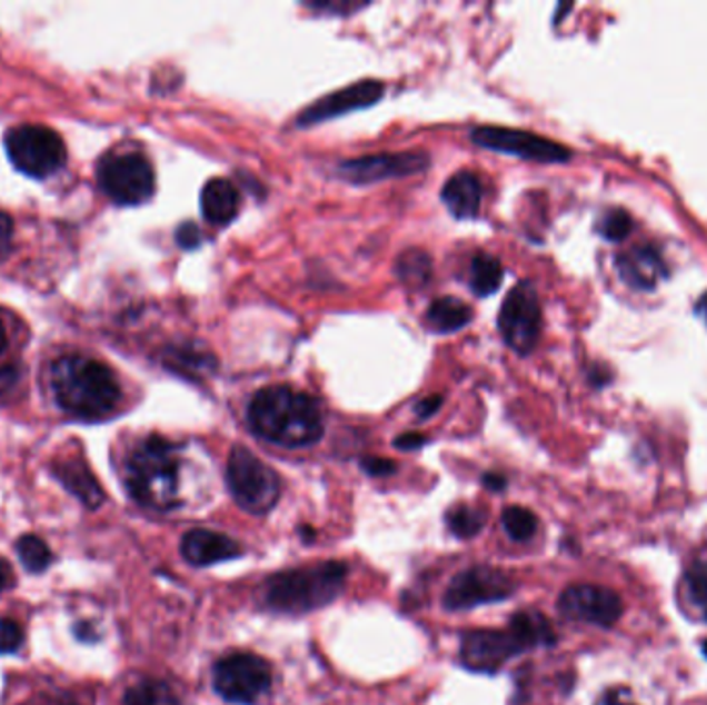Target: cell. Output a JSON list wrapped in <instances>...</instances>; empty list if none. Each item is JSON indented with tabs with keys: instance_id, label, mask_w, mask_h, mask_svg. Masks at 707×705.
<instances>
[{
	"instance_id": "obj_1",
	"label": "cell",
	"mask_w": 707,
	"mask_h": 705,
	"mask_svg": "<svg viewBox=\"0 0 707 705\" xmlns=\"http://www.w3.org/2000/svg\"><path fill=\"white\" fill-rule=\"evenodd\" d=\"M247 414L252 433L280 447H310L323 437V416L319 404L288 385H269L259 389L252 396Z\"/></svg>"
},
{
	"instance_id": "obj_2",
	"label": "cell",
	"mask_w": 707,
	"mask_h": 705,
	"mask_svg": "<svg viewBox=\"0 0 707 705\" xmlns=\"http://www.w3.org/2000/svg\"><path fill=\"white\" fill-rule=\"evenodd\" d=\"M57 404L81 420H102L120 404V385L110 368L81 354H67L50 368Z\"/></svg>"
},
{
	"instance_id": "obj_3",
	"label": "cell",
	"mask_w": 707,
	"mask_h": 705,
	"mask_svg": "<svg viewBox=\"0 0 707 705\" xmlns=\"http://www.w3.org/2000/svg\"><path fill=\"white\" fill-rule=\"evenodd\" d=\"M127 486L139 505L166 512L178 505L180 459L177 447L162 437L139 443L127 461Z\"/></svg>"
},
{
	"instance_id": "obj_4",
	"label": "cell",
	"mask_w": 707,
	"mask_h": 705,
	"mask_svg": "<svg viewBox=\"0 0 707 705\" xmlns=\"http://www.w3.org/2000/svg\"><path fill=\"white\" fill-rule=\"evenodd\" d=\"M346 575L348 567L338 560L273 575L267 582V604L269 608L288 615H302L323 608L338 598Z\"/></svg>"
},
{
	"instance_id": "obj_5",
	"label": "cell",
	"mask_w": 707,
	"mask_h": 705,
	"mask_svg": "<svg viewBox=\"0 0 707 705\" xmlns=\"http://www.w3.org/2000/svg\"><path fill=\"white\" fill-rule=\"evenodd\" d=\"M226 480L236 503L249 514H267L280 499V476L242 445L228 457Z\"/></svg>"
},
{
	"instance_id": "obj_6",
	"label": "cell",
	"mask_w": 707,
	"mask_h": 705,
	"mask_svg": "<svg viewBox=\"0 0 707 705\" xmlns=\"http://www.w3.org/2000/svg\"><path fill=\"white\" fill-rule=\"evenodd\" d=\"M98 182L117 206H141L156 192V175L143 153L118 151L98 163Z\"/></svg>"
},
{
	"instance_id": "obj_7",
	"label": "cell",
	"mask_w": 707,
	"mask_h": 705,
	"mask_svg": "<svg viewBox=\"0 0 707 705\" xmlns=\"http://www.w3.org/2000/svg\"><path fill=\"white\" fill-rule=\"evenodd\" d=\"M4 148L17 170L31 178L52 177L67 162V149L59 132L40 125L11 129L4 137Z\"/></svg>"
},
{
	"instance_id": "obj_8",
	"label": "cell",
	"mask_w": 707,
	"mask_h": 705,
	"mask_svg": "<svg viewBox=\"0 0 707 705\" xmlns=\"http://www.w3.org/2000/svg\"><path fill=\"white\" fill-rule=\"evenodd\" d=\"M499 329L514 352L530 354L542 331V307L531 281H519L507 295L499 312Z\"/></svg>"
},
{
	"instance_id": "obj_9",
	"label": "cell",
	"mask_w": 707,
	"mask_h": 705,
	"mask_svg": "<svg viewBox=\"0 0 707 705\" xmlns=\"http://www.w3.org/2000/svg\"><path fill=\"white\" fill-rule=\"evenodd\" d=\"M213 687L230 704H257L271 687V668L261 656L232 654L216 664Z\"/></svg>"
},
{
	"instance_id": "obj_10",
	"label": "cell",
	"mask_w": 707,
	"mask_h": 705,
	"mask_svg": "<svg viewBox=\"0 0 707 705\" xmlns=\"http://www.w3.org/2000/svg\"><path fill=\"white\" fill-rule=\"evenodd\" d=\"M471 141L480 148L509 153L521 160L540 163H562L571 160V151L552 139L536 132L517 131L509 127H476Z\"/></svg>"
},
{
	"instance_id": "obj_11",
	"label": "cell",
	"mask_w": 707,
	"mask_h": 705,
	"mask_svg": "<svg viewBox=\"0 0 707 705\" xmlns=\"http://www.w3.org/2000/svg\"><path fill=\"white\" fill-rule=\"evenodd\" d=\"M511 579L499 569L471 567L451 579L442 603L449 610H468L480 604L505 600L511 596Z\"/></svg>"
},
{
	"instance_id": "obj_12",
	"label": "cell",
	"mask_w": 707,
	"mask_h": 705,
	"mask_svg": "<svg viewBox=\"0 0 707 705\" xmlns=\"http://www.w3.org/2000/svg\"><path fill=\"white\" fill-rule=\"evenodd\" d=\"M430 158L425 151H398V153H377L362 156L356 160H346L338 166V177L352 185H370L387 178L412 177L425 172Z\"/></svg>"
},
{
	"instance_id": "obj_13",
	"label": "cell",
	"mask_w": 707,
	"mask_h": 705,
	"mask_svg": "<svg viewBox=\"0 0 707 705\" xmlns=\"http://www.w3.org/2000/svg\"><path fill=\"white\" fill-rule=\"evenodd\" d=\"M560 615L579 623L610 627L623 615V600L615 589L603 586H571L560 594Z\"/></svg>"
},
{
	"instance_id": "obj_14",
	"label": "cell",
	"mask_w": 707,
	"mask_h": 705,
	"mask_svg": "<svg viewBox=\"0 0 707 705\" xmlns=\"http://www.w3.org/2000/svg\"><path fill=\"white\" fill-rule=\"evenodd\" d=\"M385 86L381 81L375 79H365L352 86H346L338 89L329 96L319 98L317 102L310 103L309 108H305L298 118L296 125L298 127H310V125H319L331 118L343 117L348 112H356L362 108L375 106L384 98Z\"/></svg>"
},
{
	"instance_id": "obj_15",
	"label": "cell",
	"mask_w": 707,
	"mask_h": 705,
	"mask_svg": "<svg viewBox=\"0 0 707 705\" xmlns=\"http://www.w3.org/2000/svg\"><path fill=\"white\" fill-rule=\"evenodd\" d=\"M524 652L516 637L507 632L480 629L464 635L461 639V662L474 673H495L505 662Z\"/></svg>"
},
{
	"instance_id": "obj_16",
	"label": "cell",
	"mask_w": 707,
	"mask_h": 705,
	"mask_svg": "<svg viewBox=\"0 0 707 705\" xmlns=\"http://www.w3.org/2000/svg\"><path fill=\"white\" fill-rule=\"evenodd\" d=\"M182 557L195 567H209L221 560L240 557V544L226 534L197 528L187 532L180 543Z\"/></svg>"
},
{
	"instance_id": "obj_17",
	"label": "cell",
	"mask_w": 707,
	"mask_h": 705,
	"mask_svg": "<svg viewBox=\"0 0 707 705\" xmlns=\"http://www.w3.org/2000/svg\"><path fill=\"white\" fill-rule=\"evenodd\" d=\"M617 269L623 281L635 290H654L668 274L663 255L651 247H634L620 252Z\"/></svg>"
},
{
	"instance_id": "obj_18",
	"label": "cell",
	"mask_w": 707,
	"mask_h": 705,
	"mask_svg": "<svg viewBox=\"0 0 707 705\" xmlns=\"http://www.w3.org/2000/svg\"><path fill=\"white\" fill-rule=\"evenodd\" d=\"M441 199L445 207L457 220H471L478 216L482 203V185L476 175L461 170L449 178L442 187Z\"/></svg>"
},
{
	"instance_id": "obj_19",
	"label": "cell",
	"mask_w": 707,
	"mask_h": 705,
	"mask_svg": "<svg viewBox=\"0 0 707 705\" xmlns=\"http://www.w3.org/2000/svg\"><path fill=\"white\" fill-rule=\"evenodd\" d=\"M54 476L59 478L62 486L73 493L77 499L81 500L89 509H98L103 503V490L100 483L93 478L83 459H62L54 464Z\"/></svg>"
},
{
	"instance_id": "obj_20",
	"label": "cell",
	"mask_w": 707,
	"mask_h": 705,
	"mask_svg": "<svg viewBox=\"0 0 707 705\" xmlns=\"http://www.w3.org/2000/svg\"><path fill=\"white\" fill-rule=\"evenodd\" d=\"M240 209V195L235 182L226 178H211L201 191V214L209 224L226 226L235 220Z\"/></svg>"
},
{
	"instance_id": "obj_21",
	"label": "cell",
	"mask_w": 707,
	"mask_h": 705,
	"mask_svg": "<svg viewBox=\"0 0 707 705\" xmlns=\"http://www.w3.org/2000/svg\"><path fill=\"white\" fill-rule=\"evenodd\" d=\"M509 633L516 637L521 649L530 647L552 646L557 642V635L548 618L536 610H524L517 613L509 623Z\"/></svg>"
},
{
	"instance_id": "obj_22",
	"label": "cell",
	"mask_w": 707,
	"mask_h": 705,
	"mask_svg": "<svg viewBox=\"0 0 707 705\" xmlns=\"http://www.w3.org/2000/svg\"><path fill=\"white\" fill-rule=\"evenodd\" d=\"M427 321L439 334H454L471 321V310L456 296H441L430 302Z\"/></svg>"
},
{
	"instance_id": "obj_23",
	"label": "cell",
	"mask_w": 707,
	"mask_h": 705,
	"mask_svg": "<svg viewBox=\"0 0 707 705\" xmlns=\"http://www.w3.org/2000/svg\"><path fill=\"white\" fill-rule=\"evenodd\" d=\"M680 588L685 604L691 606L697 617L707 620V548L695 557L691 567L683 577Z\"/></svg>"
},
{
	"instance_id": "obj_24",
	"label": "cell",
	"mask_w": 707,
	"mask_h": 705,
	"mask_svg": "<svg viewBox=\"0 0 707 705\" xmlns=\"http://www.w3.org/2000/svg\"><path fill=\"white\" fill-rule=\"evenodd\" d=\"M502 276H505V269H502L501 261L495 255L478 252L471 259L470 286L476 295H495L501 288Z\"/></svg>"
},
{
	"instance_id": "obj_25",
	"label": "cell",
	"mask_w": 707,
	"mask_h": 705,
	"mask_svg": "<svg viewBox=\"0 0 707 705\" xmlns=\"http://www.w3.org/2000/svg\"><path fill=\"white\" fill-rule=\"evenodd\" d=\"M168 367L175 368L180 375L185 377H203L207 373L216 370L218 367V360L211 356V354L203 352L199 348H192V346H182V348H172L168 352L166 358Z\"/></svg>"
},
{
	"instance_id": "obj_26",
	"label": "cell",
	"mask_w": 707,
	"mask_h": 705,
	"mask_svg": "<svg viewBox=\"0 0 707 705\" xmlns=\"http://www.w3.org/2000/svg\"><path fill=\"white\" fill-rule=\"evenodd\" d=\"M396 274L401 284L410 288H420V286H427L428 279L432 276V261L425 250H406L396 261Z\"/></svg>"
},
{
	"instance_id": "obj_27",
	"label": "cell",
	"mask_w": 707,
	"mask_h": 705,
	"mask_svg": "<svg viewBox=\"0 0 707 705\" xmlns=\"http://www.w3.org/2000/svg\"><path fill=\"white\" fill-rule=\"evenodd\" d=\"M122 705H178V702L168 685L158 681H143L125 693Z\"/></svg>"
},
{
	"instance_id": "obj_28",
	"label": "cell",
	"mask_w": 707,
	"mask_h": 705,
	"mask_svg": "<svg viewBox=\"0 0 707 705\" xmlns=\"http://www.w3.org/2000/svg\"><path fill=\"white\" fill-rule=\"evenodd\" d=\"M17 555L21 558L23 567L31 574H42L46 567L52 563L50 548L46 546L42 538L28 534L17 543Z\"/></svg>"
},
{
	"instance_id": "obj_29",
	"label": "cell",
	"mask_w": 707,
	"mask_h": 705,
	"mask_svg": "<svg viewBox=\"0 0 707 705\" xmlns=\"http://www.w3.org/2000/svg\"><path fill=\"white\" fill-rule=\"evenodd\" d=\"M485 522H487V514L482 509L466 507V505H459L447 514V526L457 538L476 536L480 529L485 528Z\"/></svg>"
},
{
	"instance_id": "obj_30",
	"label": "cell",
	"mask_w": 707,
	"mask_h": 705,
	"mask_svg": "<svg viewBox=\"0 0 707 705\" xmlns=\"http://www.w3.org/2000/svg\"><path fill=\"white\" fill-rule=\"evenodd\" d=\"M502 528L514 540H528L538 528V519L526 507H507L502 514Z\"/></svg>"
},
{
	"instance_id": "obj_31",
	"label": "cell",
	"mask_w": 707,
	"mask_h": 705,
	"mask_svg": "<svg viewBox=\"0 0 707 705\" xmlns=\"http://www.w3.org/2000/svg\"><path fill=\"white\" fill-rule=\"evenodd\" d=\"M631 228H634V220H631V216H629L627 211H623V209H608V211H605V214L600 216L598 224H596L598 235L606 238V240H610V242L625 240V238L629 236V232H631Z\"/></svg>"
},
{
	"instance_id": "obj_32",
	"label": "cell",
	"mask_w": 707,
	"mask_h": 705,
	"mask_svg": "<svg viewBox=\"0 0 707 705\" xmlns=\"http://www.w3.org/2000/svg\"><path fill=\"white\" fill-rule=\"evenodd\" d=\"M26 633L13 618H0V654H16L23 646Z\"/></svg>"
},
{
	"instance_id": "obj_33",
	"label": "cell",
	"mask_w": 707,
	"mask_h": 705,
	"mask_svg": "<svg viewBox=\"0 0 707 705\" xmlns=\"http://www.w3.org/2000/svg\"><path fill=\"white\" fill-rule=\"evenodd\" d=\"M177 242L178 247H182L185 250L197 249V247L203 242V236H201L199 226L192 224V221L180 224L177 230Z\"/></svg>"
},
{
	"instance_id": "obj_34",
	"label": "cell",
	"mask_w": 707,
	"mask_h": 705,
	"mask_svg": "<svg viewBox=\"0 0 707 705\" xmlns=\"http://www.w3.org/2000/svg\"><path fill=\"white\" fill-rule=\"evenodd\" d=\"M360 466L370 476H389L396 471V461L385 459V457H365Z\"/></svg>"
},
{
	"instance_id": "obj_35",
	"label": "cell",
	"mask_w": 707,
	"mask_h": 705,
	"mask_svg": "<svg viewBox=\"0 0 707 705\" xmlns=\"http://www.w3.org/2000/svg\"><path fill=\"white\" fill-rule=\"evenodd\" d=\"M11 245H13V221L7 214L0 211V264L11 252Z\"/></svg>"
},
{
	"instance_id": "obj_36",
	"label": "cell",
	"mask_w": 707,
	"mask_h": 705,
	"mask_svg": "<svg viewBox=\"0 0 707 705\" xmlns=\"http://www.w3.org/2000/svg\"><path fill=\"white\" fill-rule=\"evenodd\" d=\"M441 406L442 396H428L416 404L414 411H416V416H418L420 420H427V418L435 416L437 411L441 410Z\"/></svg>"
},
{
	"instance_id": "obj_37",
	"label": "cell",
	"mask_w": 707,
	"mask_h": 705,
	"mask_svg": "<svg viewBox=\"0 0 707 705\" xmlns=\"http://www.w3.org/2000/svg\"><path fill=\"white\" fill-rule=\"evenodd\" d=\"M425 443H427L425 435L406 433V435H399L398 439H396V447L404 449V451H412V449H420Z\"/></svg>"
},
{
	"instance_id": "obj_38",
	"label": "cell",
	"mask_w": 707,
	"mask_h": 705,
	"mask_svg": "<svg viewBox=\"0 0 707 705\" xmlns=\"http://www.w3.org/2000/svg\"><path fill=\"white\" fill-rule=\"evenodd\" d=\"M627 697H629L627 691H606L605 695L598 699V704L596 705H635L634 702H629Z\"/></svg>"
},
{
	"instance_id": "obj_39",
	"label": "cell",
	"mask_w": 707,
	"mask_h": 705,
	"mask_svg": "<svg viewBox=\"0 0 707 705\" xmlns=\"http://www.w3.org/2000/svg\"><path fill=\"white\" fill-rule=\"evenodd\" d=\"M307 7H310V9H317V11H346V13H350V11H358V9H362L365 4H350V2H339V4H327V2H309Z\"/></svg>"
},
{
	"instance_id": "obj_40",
	"label": "cell",
	"mask_w": 707,
	"mask_h": 705,
	"mask_svg": "<svg viewBox=\"0 0 707 705\" xmlns=\"http://www.w3.org/2000/svg\"><path fill=\"white\" fill-rule=\"evenodd\" d=\"M13 582H16V575H13L11 565L4 558H0V592L11 588Z\"/></svg>"
},
{
	"instance_id": "obj_41",
	"label": "cell",
	"mask_w": 707,
	"mask_h": 705,
	"mask_svg": "<svg viewBox=\"0 0 707 705\" xmlns=\"http://www.w3.org/2000/svg\"><path fill=\"white\" fill-rule=\"evenodd\" d=\"M505 478H502L501 474H495V471H490L485 476V486L490 488V490H502L505 488Z\"/></svg>"
},
{
	"instance_id": "obj_42",
	"label": "cell",
	"mask_w": 707,
	"mask_h": 705,
	"mask_svg": "<svg viewBox=\"0 0 707 705\" xmlns=\"http://www.w3.org/2000/svg\"><path fill=\"white\" fill-rule=\"evenodd\" d=\"M695 312H697V315L704 319V324L707 325V292L701 296V298H699V302L695 305Z\"/></svg>"
},
{
	"instance_id": "obj_43",
	"label": "cell",
	"mask_w": 707,
	"mask_h": 705,
	"mask_svg": "<svg viewBox=\"0 0 707 705\" xmlns=\"http://www.w3.org/2000/svg\"><path fill=\"white\" fill-rule=\"evenodd\" d=\"M7 348V331H4V325L0 324V356Z\"/></svg>"
},
{
	"instance_id": "obj_44",
	"label": "cell",
	"mask_w": 707,
	"mask_h": 705,
	"mask_svg": "<svg viewBox=\"0 0 707 705\" xmlns=\"http://www.w3.org/2000/svg\"><path fill=\"white\" fill-rule=\"evenodd\" d=\"M704 649H706V656H707V644H706V647H704Z\"/></svg>"
}]
</instances>
